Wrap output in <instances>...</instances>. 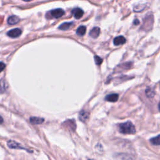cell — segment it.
I'll return each mask as SVG.
<instances>
[{
    "instance_id": "obj_1",
    "label": "cell",
    "mask_w": 160,
    "mask_h": 160,
    "mask_svg": "<svg viewBox=\"0 0 160 160\" xmlns=\"http://www.w3.org/2000/svg\"><path fill=\"white\" fill-rule=\"evenodd\" d=\"M119 130L123 134H135L136 132L135 127L131 121H127L120 124Z\"/></svg>"
},
{
    "instance_id": "obj_2",
    "label": "cell",
    "mask_w": 160,
    "mask_h": 160,
    "mask_svg": "<svg viewBox=\"0 0 160 160\" xmlns=\"http://www.w3.org/2000/svg\"><path fill=\"white\" fill-rule=\"evenodd\" d=\"M153 24V17L151 14H148L145 18L144 20V25H143V28L145 30H149L151 28L152 25Z\"/></svg>"
},
{
    "instance_id": "obj_3",
    "label": "cell",
    "mask_w": 160,
    "mask_h": 160,
    "mask_svg": "<svg viewBox=\"0 0 160 160\" xmlns=\"http://www.w3.org/2000/svg\"><path fill=\"white\" fill-rule=\"evenodd\" d=\"M50 14L53 18H59L65 14V12H64L63 9L61 8H58L51 11Z\"/></svg>"
},
{
    "instance_id": "obj_4",
    "label": "cell",
    "mask_w": 160,
    "mask_h": 160,
    "mask_svg": "<svg viewBox=\"0 0 160 160\" xmlns=\"http://www.w3.org/2000/svg\"><path fill=\"white\" fill-rule=\"evenodd\" d=\"M21 33H22V31H21L20 29L19 28H15V29H13L12 30H9V31H8L7 33V35L9 37H11V38H18L19 37Z\"/></svg>"
},
{
    "instance_id": "obj_5",
    "label": "cell",
    "mask_w": 160,
    "mask_h": 160,
    "mask_svg": "<svg viewBox=\"0 0 160 160\" xmlns=\"http://www.w3.org/2000/svg\"><path fill=\"white\" fill-rule=\"evenodd\" d=\"M83 11L79 8H76L72 10V14L76 19H80L83 15Z\"/></svg>"
},
{
    "instance_id": "obj_6",
    "label": "cell",
    "mask_w": 160,
    "mask_h": 160,
    "mask_svg": "<svg viewBox=\"0 0 160 160\" xmlns=\"http://www.w3.org/2000/svg\"><path fill=\"white\" fill-rule=\"evenodd\" d=\"M126 41V38L124 36H117L113 40V43L116 46H119L121 45H124Z\"/></svg>"
},
{
    "instance_id": "obj_7",
    "label": "cell",
    "mask_w": 160,
    "mask_h": 160,
    "mask_svg": "<svg viewBox=\"0 0 160 160\" xmlns=\"http://www.w3.org/2000/svg\"><path fill=\"white\" fill-rule=\"evenodd\" d=\"M8 146L9 148H13V149H23V150H26V149L21 146L20 144L17 143L16 141H14L13 140H9L8 141Z\"/></svg>"
},
{
    "instance_id": "obj_8",
    "label": "cell",
    "mask_w": 160,
    "mask_h": 160,
    "mask_svg": "<svg viewBox=\"0 0 160 160\" xmlns=\"http://www.w3.org/2000/svg\"><path fill=\"white\" fill-rule=\"evenodd\" d=\"M8 83L4 79H1L0 80V94L4 93L6 92L8 88Z\"/></svg>"
},
{
    "instance_id": "obj_9",
    "label": "cell",
    "mask_w": 160,
    "mask_h": 160,
    "mask_svg": "<svg viewBox=\"0 0 160 160\" xmlns=\"http://www.w3.org/2000/svg\"><path fill=\"white\" fill-rule=\"evenodd\" d=\"M119 98V96L118 94H110L106 96L105 97V100L110 101V102H116V101H118Z\"/></svg>"
},
{
    "instance_id": "obj_10",
    "label": "cell",
    "mask_w": 160,
    "mask_h": 160,
    "mask_svg": "<svg viewBox=\"0 0 160 160\" xmlns=\"http://www.w3.org/2000/svg\"><path fill=\"white\" fill-rule=\"evenodd\" d=\"M100 33V28L98 27H94L89 32V36L93 38H97Z\"/></svg>"
},
{
    "instance_id": "obj_11",
    "label": "cell",
    "mask_w": 160,
    "mask_h": 160,
    "mask_svg": "<svg viewBox=\"0 0 160 160\" xmlns=\"http://www.w3.org/2000/svg\"><path fill=\"white\" fill-rule=\"evenodd\" d=\"M30 121L31 123H32L33 124H35V125H40L43 123L44 122V119L42 118H39V117H31L30 118Z\"/></svg>"
},
{
    "instance_id": "obj_12",
    "label": "cell",
    "mask_w": 160,
    "mask_h": 160,
    "mask_svg": "<svg viewBox=\"0 0 160 160\" xmlns=\"http://www.w3.org/2000/svg\"><path fill=\"white\" fill-rule=\"evenodd\" d=\"M19 21V18L17 16H11L8 19V23L10 25L17 24Z\"/></svg>"
},
{
    "instance_id": "obj_13",
    "label": "cell",
    "mask_w": 160,
    "mask_h": 160,
    "mask_svg": "<svg viewBox=\"0 0 160 160\" xmlns=\"http://www.w3.org/2000/svg\"><path fill=\"white\" fill-rule=\"evenodd\" d=\"M63 125H65L64 126L69 128L70 130L73 131L76 128V123L73 120H68L64 123Z\"/></svg>"
},
{
    "instance_id": "obj_14",
    "label": "cell",
    "mask_w": 160,
    "mask_h": 160,
    "mask_svg": "<svg viewBox=\"0 0 160 160\" xmlns=\"http://www.w3.org/2000/svg\"><path fill=\"white\" fill-rule=\"evenodd\" d=\"M73 22H66V23H64L63 24H61L60 26H59V28L60 30H68L69 28H70L71 26L73 25Z\"/></svg>"
},
{
    "instance_id": "obj_15",
    "label": "cell",
    "mask_w": 160,
    "mask_h": 160,
    "mask_svg": "<svg viewBox=\"0 0 160 160\" xmlns=\"http://www.w3.org/2000/svg\"><path fill=\"white\" fill-rule=\"evenodd\" d=\"M86 28L84 26H80L76 30V34L79 36H83L86 33Z\"/></svg>"
},
{
    "instance_id": "obj_16",
    "label": "cell",
    "mask_w": 160,
    "mask_h": 160,
    "mask_svg": "<svg viewBox=\"0 0 160 160\" xmlns=\"http://www.w3.org/2000/svg\"><path fill=\"white\" fill-rule=\"evenodd\" d=\"M88 118V113L86 111H85L84 110L81 111V113H79V118L81 121H84L87 118Z\"/></svg>"
},
{
    "instance_id": "obj_17",
    "label": "cell",
    "mask_w": 160,
    "mask_h": 160,
    "mask_svg": "<svg viewBox=\"0 0 160 160\" xmlns=\"http://www.w3.org/2000/svg\"><path fill=\"white\" fill-rule=\"evenodd\" d=\"M150 143L153 145H160V135L150 139Z\"/></svg>"
},
{
    "instance_id": "obj_18",
    "label": "cell",
    "mask_w": 160,
    "mask_h": 160,
    "mask_svg": "<svg viewBox=\"0 0 160 160\" xmlns=\"http://www.w3.org/2000/svg\"><path fill=\"white\" fill-rule=\"evenodd\" d=\"M94 61H95V63L97 65H100L101 64L103 63V59H102V58H101L98 56H94Z\"/></svg>"
},
{
    "instance_id": "obj_19",
    "label": "cell",
    "mask_w": 160,
    "mask_h": 160,
    "mask_svg": "<svg viewBox=\"0 0 160 160\" xmlns=\"http://www.w3.org/2000/svg\"><path fill=\"white\" fill-rule=\"evenodd\" d=\"M6 67V65L3 62H0V72L3 71V70Z\"/></svg>"
},
{
    "instance_id": "obj_20",
    "label": "cell",
    "mask_w": 160,
    "mask_h": 160,
    "mask_svg": "<svg viewBox=\"0 0 160 160\" xmlns=\"http://www.w3.org/2000/svg\"><path fill=\"white\" fill-rule=\"evenodd\" d=\"M139 23H140L139 20H138V19H135V21H134V24H135V25H138Z\"/></svg>"
},
{
    "instance_id": "obj_21",
    "label": "cell",
    "mask_w": 160,
    "mask_h": 160,
    "mask_svg": "<svg viewBox=\"0 0 160 160\" xmlns=\"http://www.w3.org/2000/svg\"><path fill=\"white\" fill-rule=\"evenodd\" d=\"M3 123V117L0 116V125L2 124Z\"/></svg>"
},
{
    "instance_id": "obj_22",
    "label": "cell",
    "mask_w": 160,
    "mask_h": 160,
    "mask_svg": "<svg viewBox=\"0 0 160 160\" xmlns=\"http://www.w3.org/2000/svg\"><path fill=\"white\" fill-rule=\"evenodd\" d=\"M23 1H26V2H29V1H33V0H23Z\"/></svg>"
},
{
    "instance_id": "obj_23",
    "label": "cell",
    "mask_w": 160,
    "mask_h": 160,
    "mask_svg": "<svg viewBox=\"0 0 160 160\" xmlns=\"http://www.w3.org/2000/svg\"><path fill=\"white\" fill-rule=\"evenodd\" d=\"M158 108H159V111H160V103L159 104V106H158Z\"/></svg>"
}]
</instances>
